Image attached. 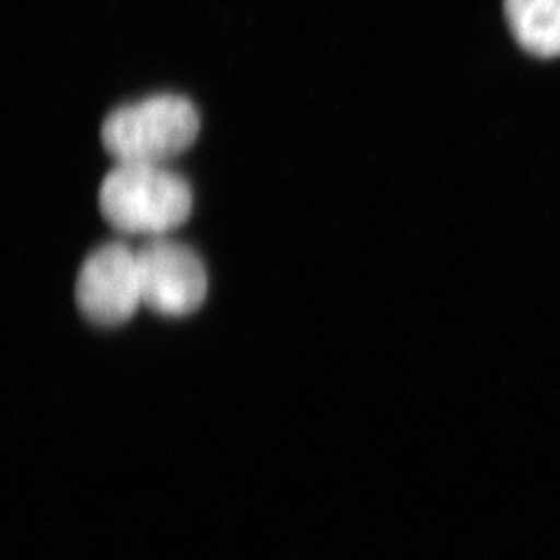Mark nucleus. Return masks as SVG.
I'll return each mask as SVG.
<instances>
[{
    "label": "nucleus",
    "mask_w": 560,
    "mask_h": 560,
    "mask_svg": "<svg viewBox=\"0 0 560 560\" xmlns=\"http://www.w3.org/2000/svg\"><path fill=\"white\" fill-rule=\"evenodd\" d=\"M102 217L125 235L164 237L194 210L189 183L166 164L117 162L101 185Z\"/></svg>",
    "instance_id": "1"
},
{
    "label": "nucleus",
    "mask_w": 560,
    "mask_h": 560,
    "mask_svg": "<svg viewBox=\"0 0 560 560\" xmlns=\"http://www.w3.org/2000/svg\"><path fill=\"white\" fill-rule=\"evenodd\" d=\"M200 115L191 101L159 94L113 110L102 125V143L117 162L166 164L194 145Z\"/></svg>",
    "instance_id": "2"
},
{
    "label": "nucleus",
    "mask_w": 560,
    "mask_h": 560,
    "mask_svg": "<svg viewBox=\"0 0 560 560\" xmlns=\"http://www.w3.org/2000/svg\"><path fill=\"white\" fill-rule=\"evenodd\" d=\"M75 298L81 314L98 326L129 320L143 305L138 249L120 241L94 249L81 264Z\"/></svg>",
    "instance_id": "3"
},
{
    "label": "nucleus",
    "mask_w": 560,
    "mask_h": 560,
    "mask_svg": "<svg viewBox=\"0 0 560 560\" xmlns=\"http://www.w3.org/2000/svg\"><path fill=\"white\" fill-rule=\"evenodd\" d=\"M141 301L161 316H189L208 295L200 256L179 241L154 237L138 249Z\"/></svg>",
    "instance_id": "4"
},
{
    "label": "nucleus",
    "mask_w": 560,
    "mask_h": 560,
    "mask_svg": "<svg viewBox=\"0 0 560 560\" xmlns=\"http://www.w3.org/2000/svg\"><path fill=\"white\" fill-rule=\"evenodd\" d=\"M504 13L521 46L544 59L560 55V0H504Z\"/></svg>",
    "instance_id": "5"
}]
</instances>
